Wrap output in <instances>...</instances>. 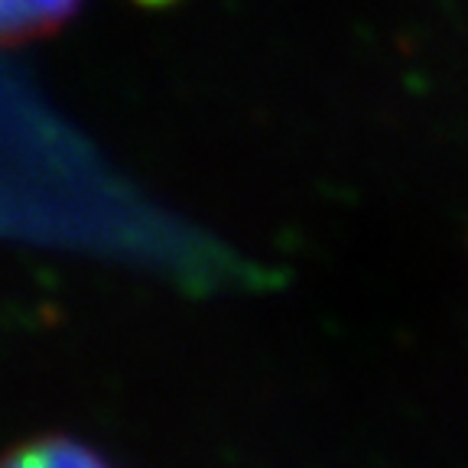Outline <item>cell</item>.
I'll return each instance as SVG.
<instances>
[{"instance_id": "1", "label": "cell", "mask_w": 468, "mask_h": 468, "mask_svg": "<svg viewBox=\"0 0 468 468\" xmlns=\"http://www.w3.org/2000/svg\"><path fill=\"white\" fill-rule=\"evenodd\" d=\"M81 0H0V46H23L52 37L75 14Z\"/></svg>"}, {"instance_id": "2", "label": "cell", "mask_w": 468, "mask_h": 468, "mask_svg": "<svg viewBox=\"0 0 468 468\" xmlns=\"http://www.w3.org/2000/svg\"><path fill=\"white\" fill-rule=\"evenodd\" d=\"M0 468H111L91 446L69 436H37L0 455Z\"/></svg>"}, {"instance_id": "3", "label": "cell", "mask_w": 468, "mask_h": 468, "mask_svg": "<svg viewBox=\"0 0 468 468\" xmlns=\"http://www.w3.org/2000/svg\"><path fill=\"white\" fill-rule=\"evenodd\" d=\"M146 4H156V0H146Z\"/></svg>"}]
</instances>
